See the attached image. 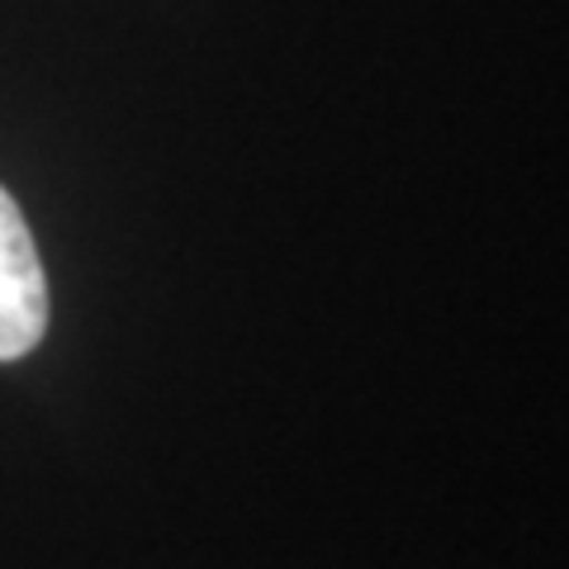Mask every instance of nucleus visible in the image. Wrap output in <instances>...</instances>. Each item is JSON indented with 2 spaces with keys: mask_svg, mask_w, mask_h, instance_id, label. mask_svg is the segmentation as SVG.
Segmentation results:
<instances>
[{
  "mask_svg": "<svg viewBox=\"0 0 569 569\" xmlns=\"http://www.w3.org/2000/svg\"><path fill=\"white\" fill-rule=\"evenodd\" d=\"M48 332V280L39 247L10 190L0 186V361H20Z\"/></svg>",
  "mask_w": 569,
  "mask_h": 569,
  "instance_id": "1",
  "label": "nucleus"
}]
</instances>
